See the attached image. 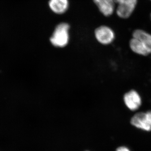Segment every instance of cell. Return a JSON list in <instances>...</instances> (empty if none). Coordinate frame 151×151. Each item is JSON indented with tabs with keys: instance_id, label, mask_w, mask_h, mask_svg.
Here are the masks:
<instances>
[{
	"instance_id": "obj_2",
	"label": "cell",
	"mask_w": 151,
	"mask_h": 151,
	"mask_svg": "<svg viewBox=\"0 0 151 151\" xmlns=\"http://www.w3.org/2000/svg\"><path fill=\"white\" fill-rule=\"evenodd\" d=\"M115 4H118L116 14L120 18L127 19L134 10L137 0H113Z\"/></svg>"
},
{
	"instance_id": "obj_7",
	"label": "cell",
	"mask_w": 151,
	"mask_h": 151,
	"mask_svg": "<svg viewBox=\"0 0 151 151\" xmlns=\"http://www.w3.org/2000/svg\"><path fill=\"white\" fill-rule=\"evenodd\" d=\"M49 6L55 13L62 14L68 8V0H50Z\"/></svg>"
},
{
	"instance_id": "obj_9",
	"label": "cell",
	"mask_w": 151,
	"mask_h": 151,
	"mask_svg": "<svg viewBox=\"0 0 151 151\" xmlns=\"http://www.w3.org/2000/svg\"><path fill=\"white\" fill-rule=\"evenodd\" d=\"M130 48L137 54L141 55H147L150 54L147 47L139 40L133 37L130 41Z\"/></svg>"
},
{
	"instance_id": "obj_4",
	"label": "cell",
	"mask_w": 151,
	"mask_h": 151,
	"mask_svg": "<svg viewBox=\"0 0 151 151\" xmlns=\"http://www.w3.org/2000/svg\"><path fill=\"white\" fill-rule=\"evenodd\" d=\"M95 36L100 43L103 45H108L114 40L115 33L111 28L102 26L95 30Z\"/></svg>"
},
{
	"instance_id": "obj_5",
	"label": "cell",
	"mask_w": 151,
	"mask_h": 151,
	"mask_svg": "<svg viewBox=\"0 0 151 151\" xmlns=\"http://www.w3.org/2000/svg\"><path fill=\"white\" fill-rule=\"evenodd\" d=\"M124 99L125 105L131 111H135L138 110L142 105L140 96L135 90H131L126 93Z\"/></svg>"
},
{
	"instance_id": "obj_3",
	"label": "cell",
	"mask_w": 151,
	"mask_h": 151,
	"mask_svg": "<svg viewBox=\"0 0 151 151\" xmlns=\"http://www.w3.org/2000/svg\"><path fill=\"white\" fill-rule=\"evenodd\" d=\"M131 123L138 129L148 132L151 131V111L137 113L132 117Z\"/></svg>"
},
{
	"instance_id": "obj_1",
	"label": "cell",
	"mask_w": 151,
	"mask_h": 151,
	"mask_svg": "<svg viewBox=\"0 0 151 151\" xmlns=\"http://www.w3.org/2000/svg\"><path fill=\"white\" fill-rule=\"evenodd\" d=\"M69 25L65 23L60 24L55 28L50 41L53 46L63 47L67 45L69 41Z\"/></svg>"
},
{
	"instance_id": "obj_8",
	"label": "cell",
	"mask_w": 151,
	"mask_h": 151,
	"mask_svg": "<svg viewBox=\"0 0 151 151\" xmlns=\"http://www.w3.org/2000/svg\"><path fill=\"white\" fill-rule=\"evenodd\" d=\"M133 37L140 41L146 46L150 53H151V35L145 31L137 29L133 34Z\"/></svg>"
},
{
	"instance_id": "obj_10",
	"label": "cell",
	"mask_w": 151,
	"mask_h": 151,
	"mask_svg": "<svg viewBox=\"0 0 151 151\" xmlns=\"http://www.w3.org/2000/svg\"><path fill=\"white\" fill-rule=\"evenodd\" d=\"M116 151H130V150L126 147H121L118 148Z\"/></svg>"
},
{
	"instance_id": "obj_6",
	"label": "cell",
	"mask_w": 151,
	"mask_h": 151,
	"mask_svg": "<svg viewBox=\"0 0 151 151\" xmlns=\"http://www.w3.org/2000/svg\"><path fill=\"white\" fill-rule=\"evenodd\" d=\"M94 1L105 16H110L114 12L115 3L113 0H94Z\"/></svg>"
}]
</instances>
